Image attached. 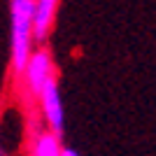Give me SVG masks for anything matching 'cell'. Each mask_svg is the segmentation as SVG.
Segmentation results:
<instances>
[{
	"mask_svg": "<svg viewBox=\"0 0 156 156\" xmlns=\"http://www.w3.org/2000/svg\"><path fill=\"white\" fill-rule=\"evenodd\" d=\"M33 14L35 0H12L9 2V40H12V65L16 72H23L30 58V40H33Z\"/></svg>",
	"mask_w": 156,
	"mask_h": 156,
	"instance_id": "obj_1",
	"label": "cell"
},
{
	"mask_svg": "<svg viewBox=\"0 0 156 156\" xmlns=\"http://www.w3.org/2000/svg\"><path fill=\"white\" fill-rule=\"evenodd\" d=\"M23 75H26V89L30 98H40L42 96V89L47 86V82L51 79V61H49V54L47 51H35L30 54L26 68H23Z\"/></svg>",
	"mask_w": 156,
	"mask_h": 156,
	"instance_id": "obj_2",
	"label": "cell"
},
{
	"mask_svg": "<svg viewBox=\"0 0 156 156\" xmlns=\"http://www.w3.org/2000/svg\"><path fill=\"white\" fill-rule=\"evenodd\" d=\"M40 103H42V112H44V119L49 128L61 135L65 128V112H63V100H61V93H58V84L49 79L47 86L42 89V96H40Z\"/></svg>",
	"mask_w": 156,
	"mask_h": 156,
	"instance_id": "obj_3",
	"label": "cell"
},
{
	"mask_svg": "<svg viewBox=\"0 0 156 156\" xmlns=\"http://www.w3.org/2000/svg\"><path fill=\"white\" fill-rule=\"evenodd\" d=\"M54 12H56V0H35V14H33V37L42 42L47 40L54 23Z\"/></svg>",
	"mask_w": 156,
	"mask_h": 156,
	"instance_id": "obj_4",
	"label": "cell"
},
{
	"mask_svg": "<svg viewBox=\"0 0 156 156\" xmlns=\"http://www.w3.org/2000/svg\"><path fill=\"white\" fill-rule=\"evenodd\" d=\"M61 140L56 133H40L35 137V147H33V156H61Z\"/></svg>",
	"mask_w": 156,
	"mask_h": 156,
	"instance_id": "obj_5",
	"label": "cell"
},
{
	"mask_svg": "<svg viewBox=\"0 0 156 156\" xmlns=\"http://www.w3.org/2000/svg\"><path fill=\"white\" fill-rule=\"evenodd\" d=\"M61 156H79V154L72 149V147H63V149H61Z\"/></svg>",
	"mask_w": 156,
	"mask_h": 156,
	"instance_id": "obj_6",
	"label": "cell"
},
{
	"mask_svg": "<svg viewBox=\"0 0 156 156\" xmlns=\"http://www.w3.org/2000/svg\"><path fill=\"white\" fill-rule=\"evenodd\" d=\"M0 156H5V149H2V144H0Z\"/></svg>",
	"mask_w": 156,
	"mask_h": 156,
	"instance_id": "obj_7",
	"label": "cell"
}]
</instances>
